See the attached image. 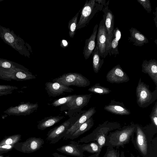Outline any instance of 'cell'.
Segmentation results:
<instances>
[{"label": "cell", "instance_id": "1", "mask_svg": "<svg viewBox=\"0 0 157 157\" xmlns=\"http://www.w3.org/2000/svg\"><path fill=\"white\" fill-rule=\"evenodd\" d=\"M157 133V128L151 123L144 126L135 124L131 140L142 157H157L156 144L153 139Z\"/></svg>", "mask_w": 157, "mask_h": 157}, {"label": "cell", "instance_id": "2", "mask_svg": "<svg viewBox=\"0 0 157 157\" xmlns=\"http://www.w3.org/2000/svg\"><path fill=\"white\" fill-rule=\"evenodd\" d=\"M121 128V125L118 122L106 121L99 124L91 133L81 138L78 142L85 143L96 142L99 146L98 152L88 157H99L102 147L105 146L106 138L109 133Z\"/></svg>", "mask_w": 157, "mask_h": 157}, {"label": "cell", "instance_id": "3", "mask_svg": "<svg viewBox=\"0 0 157 157\" xmlns=\"http://www.w3.org/2000/svg\"><path fill=\"white\" fill-rule=\"evenodd\" d=\"M135 127V124L131 122L129 125L124 126L113 132H109L106 137L105 146L117 149L120 147L124 148L125 145L131 140Z\"/></svg>", "mask_w": 157, "mask_h": 157}, {"label": "cell", "instance_id": "4", "mask_svg": "<svg viewBox=\"0 0 157 157\" xmlns=\"http://www.w3.org/2000/svg\"><path fill=\"white\" fill-rule=\"evenodd\" d=\"M0 37L3 41L18 52L20 54L29 58L31 48L30 45L13 30L0 25Z\"/></svg>", "mask_w": 157, "mask_h": 157}, {"label": "cell", "instance_id": "5", "mask_svg": "<svg viewBox=\"0 0 157 157\" xmlns=\"http://www.w3.org/2000/svg\"><path fill=\"white\" fill-rule=\"evenodd\" d=\"M148 85L141 80L140 78L136 88V102L139 107H147L157 99V87L151 92Z\"/></svg>", "mask_w": 157, "mask_h": 157}, {"label": "cell", "instance_id": "6", "mask_svg": "<svg viewBox=\"0 0 157 157\" xmlns=\"http://www.w3.org/2000/svg\"><path fill=\"white\" fill-rule=\"evenodd\" d=\"M104 7L95 0H87L82 9L76 30L86 26L94 15L99 11L102 10Z\"/></svg>", "mask_w": 157, "mask_h": 157}, {"label": "cell", "instance_id": "7", "mask_svg": "<svg viewBox=\"0 0 157 157\" xmlns=\"http://www.w3.org/2000/svg\"><path fill=\"white\" fill-rule=\"evenodd\" d=\"M53 82H59L66 86H75L86 87L90 84V81L82 74L76 72L66 73L52 80Z\"/></svg>", "mask_w": 157, "mask_h": 157}, {"label": "cell", "instance_id": "8", "mask_svg": "<svg viewBox=\"0 0 157 157\" xmlns=\"http://www.w3.org/2000/svg\"><path fill=\"white\" fill-rule=\"evenodd\" d=\"M109 0L106 2V6H104L102 11L104 13L103 19L106 33V52L108 55L111 56L110 46L114 29V17L112 12L109 9Z\"/></svg>", "mask_w": 157, "mask_h": 157}, {"label": "cell", "instance_id": "9", "mask_svg": "<svg viewBox=\"0 0 157 157\" xmlns=\"http://www.w3.org/2000/svg\"><path fill=\"white\" fill-rule=\"evenodd\" d=\"M36 78L29 71L0 68V79L11 81H22Z\"/></svg>", "mask_w": 157, "mask_h": 157}, {"label": "cell", "instance_id": "10", "mask_svg": "<svg viewBox=\"0 0 157 157\" xmlns=\"http://www.w3.org/2000/svg\"><path fill=\"white\" fill-rule=\"evenodd\" d=\"M74 123V119L71 118L51 129L46 135V140L50 144H55L58 142L64 137L67 130Z\"/></svg>", "mask_w": 157, "mask_h": 157}, {"label": "cell", "instance_id": "11", "mask_svg": "<svg viewBox=\"0 0 157 157\" xmlns=\"http://www.w3.org/2000/svg\"><path fill=\"white\" fill-rule=\"evenodd\" d=\"M44 144V140L41 138L31 137L24 142L16 143L14 147L21 152L30 153L39 150Z\"/></svg>", "mask_w": 157, "mask_h": 157}, {"label": "cell", "instance_id": "12", "mask_svg": "<svg viewBox=\"0 0 157 157\" xmlns=\"http://www.w3.org/2000/svg\"><path fill=\"white\" fill-rule=\"evenodd\" d=\"M38 107L37 103H32L29 102H21L18 105L10 106L3 113L9 116L29 115L36 110Z\"/></svg>", "mask_w": 157, "mask_h": 157}, {"label": "cell", "instance_id": "13", "mask_svg": "<svg viewBox=\"0 0 157 157\" xmlns=\"http://www.w3.org/2000/svg\"><path fill=\"white\" fill-rule=\"evenodd\" d=\"M92 94H90L78 95L70 102L64 105L67 106V109L68 110L67 115H72L74 113L80 112L82 108L88 104Z\"/></svg>", "mask_w": 157, "mask_h": 157}, {"label": "cell", "instance_id": "14", "mask_svg": "<svg viewBox=\"0 0 157 157\" xmlns=\"http://www.w3.org/2000/svg\"><path fill=\"white\" fill-rule=\"evenodd\" d=\"M106 80L112 83H120L128 82L130 79L120 65L112 68L107 73Z\"/></svg>", "mask_w": 157, "mask_h": 157}, {"label": "cell", "instance_id": "15", "mask_svg": "<svg viewBox=\"0 0 157 157\" xmlns=\"http://www.w3.org/2000/svg\"><path fill=\"white\" fill-rule=\"evenodd\" d=\"M97 34V44L99 54L102 58H105L108 55L106 52V33L103 19L101 21Z\"/></svg>", "mask_w": 157, "mask_h": 157}, {"label": "cell", "instance_id": "16", "mask_svg": "<svg viewBox=\"0 0 157 157\" xmlns=\"http://www.w3.org/2000/svg\"><path fill=\"white\" fill-rule=\"evenodd\" d=\"M45 89L48 94L54 97L59 96L65 93H71L74 89L59 82H47L45 84Z\"/></svg>", "mask_w": 157, "mask_h": 157}, {"label": "cell", "instance_id": "17", "mask_svg": "<svg viewBox=\"0 0 157 157\" xmlns=\"http://www.w3.org/2000/svg\"><path fill=\"white\" fill-rule=\"evenodd\" d=\"M96 112L94 107H92L87 110L85 111L79 118L67 130L63 138V140H67L69 137L72 135L79 127L89 119Z\"/></svg>", "mask_w": 157, "mask_h": 157}, {"label": "cell", "instance_id": "18", "mask_svg": "<svg viewBox=\"0 0 157 157\" xmlns=\"http://www.w3.org/2000/svg\"><path fill=\"white\" fill-rule=\"evenodd\" d=\"M56 150L62 153L77 157H83L84 151L81 144L75 141H71L69 143L63 145L56 149Z\"/></svg>", "mask_w": 157, "mask_h": 157}, {"label": "cell", "instance_id": "19", "mask_svg": "<svg viewBox=\"0 0 157 157\" xmlns=\"http://www.w3.org/2000/svg\"><path fill=\"white\" fill-rule=\"evenodd\" d=\"M141 66L142 72L148 75L157 87V61L155 59L144 60Z\"/></svg>", "mask_w": 157, "mask_h": 157}, {"label": "cell", "instance_id": "20", "mask_svg": "<svg viewBox=\"0 0 157 157\" xmlns=\"http://www.w3.org/2000/svg\"><path fill=\"white\" fill-rule=\"evenodd\" d=\"M104 110L112 114L119 115H128L131 113L130 111L124 105L123 102L112 100L104 108Z\"/></svg>", "mask_w": 157, "mask_h": 157}, {"label": "cell", "instance_id": "21", "mask_svg": "<svg viewBox=\"0 0 157 157\" xmlns=\"http://www.w3.org/2000/svg\"><path fill=\"white\" fill-rule=\"evenodd\" d=\"M98 27V25H96L94 27L92 34L88 39L85 40L83 54L86 59L89 58L95 48V39Z\"/></svg>", "mask_w": 157, "mask_h": 157}, {"label": "cell", "instance_id": "22", "mask_svg": "<svg viewBox=\"0 0 157 157\" xmlns=\"http://www.w3.org/2000/svg\"><path fill=\"white\" fill-rule=\"evenodd\" d=\"M129 31L130 36L128 40L133 45L141 47L148 43V40L145 36L135 28L132 27Z\"/></svg>", "mask_w": 157, "mask_h": 157}, {"label": "cell", "instance_id": "23", "mask_svg": "<svg viewBox=\"0 0 157 157\" xmlns=\"http://www.w3.org/2000/svg\"><path fill=\"white\" fill-rule=\"evenodd\" d=\"M64 118V116H59L45 117L38 122L37 128L41 130H44L59 122Z\"/></svg>", "mask_w": 157, "mask_h": 157}, {"label": "cell", "instance_id": "24", "mask_svg": "<svg viewBox=\"0 0 157 157\" xmlns=\"http://www.w3.org/2000/svg\"><path fill=\"white\" fill-rule=\"evenodd\" d=\"M94 121L91 117L82 124L72 135L68 138L73 140L78 138L79 136L90 130L94 125Z\"/></svg>", "mask_w": 157, "mask_h": 157}, {"label": "cell", "instance_id": "25", "mask_svg": "<svg viewBox=\"0 0 157 157\" xmlns=\"http://www.w3.org/2000/svg\"><path fill=\"white\" fill-rule=\"evenodd\" d=\"M97 44L92 53L93 67L94 71L96 73H98L100 70L104 63V59L102 58L100 55Z\"/></svg>", "mask_w": 157, "mask_h": 157}, {"label": "cell", "instance_id": "26", "mask_svg": "<svg viewBox=\"0 0 157 157\" xmlns=\"http://www.w3.org/2000/svg\"><path fill=\"white\" fill-rule=\"evenodd\" d=\"M121 37V31L118 27L114 29L111 44L110 52L111 55H114L116 56L119 54L118 45Z\"/></svg>", "mask_w": 157, "mask_h": 157}, {"label": "cell", "instance_id": "27", "mask_svg": "<svg viewBox=\"0 0 157 157\" xmlns=\"http://www.w3.org/2000/svg\"><path fill=\"white\" fill-rule=\"evenodd\" d=\"M0 68L29 71V69L21 64L2 58H0Z\"/></svg>", "mask_w": 157, "mask_h": 157}, {"label": "cell", "instance_id": "28", "mask_svg": "<svg viewBox=\"0 0 157 157\" xmlns=\"http://www.w3.org/2000/svg\"><path fill=\"white\" fill-rule=\"evenodd\" d=\"M89 91L100 95L109 94L112 91L109 88L102 86L99 83H96L89 88Z\"/></svg>", "mask_w": 157, "mask_h": 157}, {"label": "cell", "instance_id": "29", "mask_svg": "<svg viewBox=\"0 0 157 157\" xmlns=\"http://www.w3.org/2000/svg\"><path fill=\"white\" fill-rule=\"evenodd\" d=\"M80 11V10L68 22V28L70 37H74L75 34L77 25V19Z\"/></svg>", "mask_w": 157, "mask_h": 157}, {"label": "cell", "instance_id": "30", "mask_svg": "<svg viewBox=\"0 0 157 157\" xmlns=\"http://www.w3.org/2000/svg\"><path fill=\"white\" fill-rule=\"evenodd\" d=\"M21 135L15 134L5 137L0 142V145H13L21 140Z\"/></svg>", "mask_w": 157, "mask_h": 157}, {"label": "cell", "instance_id": "31", "mask_svg": "<svg viewBox=\"0 0 157 157\" xmlns=\"http://www.w3.org/2000/svg\"><path fill=\"white\" fill-rule=\"evenodd\" d=\"M82 150L85 151L93 154L97 153L98 151L99 146L95 142H91L87 144H81Z\"/></svg>", "mask_w": 157, "mask_h": 157}, {"label": "cell", "instance_id": "32", "mask_svg": "<svg viewBox=\"0 0 157 157\" xmlns=\"http://www.w3.org/2000/svg\"><path fill=\"white\" fill-rule=\"evenodd\" d=\"M78 95L74 94L69 95L54 101L51 104L53 106L56 107L64 105L75 98Z\"/></svg>", "mask_w": 157, "mask_h": 157}, {"label": "cell", "instance_id": "33", "mask_svg": "<svg viewBox=\"0 0 157 157\" xmlns=\"http://www.w3.org/2000/svg\"><path fill=\"white\" fill-rule=\"evenodd\" d=\"M18 88L16 86L8 85H0V96L11 94Z\"/></svg>", "mask_w": 157, "mask_h": 157}, {"label": "cell", "instance_id": "34", "mask_svg": "<svg viewBox=\"0 0 157 157\" xmlns=\"http://www.w3.org/2000/svg\"><path fill=\"white\" fill-rule=\"evenodd\" d=\"M120 155L118 149H115L111 147H107L106 153L103 157H120Z\"/></svg>", "mask_w": 157, "mask_h": 157}, {"label": "cell", "instance_id": "35", "mask_svg": "<svg viewBox=\"0 0 157 157\" xmlns=\"http://www.w3.org/2000/svg\"><path fill=\"white\" fill-rule=\"evenodd\" d=\"M152 109L149 116L150 118L151 123L157 128V101H156Z\"/></svg>", "mask_w": 157, "mask_h": 157}, {"label": "cell", "instance_id": "36", "mask_svg": "<svg viewBox=\"0 0 157 157\" xmlns=\"http://www.w3.org/2000/svg\"><path fill=\"white\" fill-rule=\"evenodd\" d=\"M137 1L142 5L144 9L148 13H150L151 11V2L149 0H137Z\"/></svg>", "mask_w": 157, "mask_h": 157}, {"label": "cell", "instance_id": "37", "mask_svg": "<svg viewBox=\"0 0 157 157\" xmlns=\"http://www.w3.org/2000/svg\"><path fill=\"white\" fill-rule=\"evenodd\" d=\"M14 145H0V155L2 154L7 153L11 151L14 147Z\"/></svg>", "mask_w": 157, "mask_h": 157}, {"label": "cell", "instance_id": "38", "mask_svg": "<svg viewBox=\"0 0 157 157\" xmlns=\"http://www.w3.org/2000/svg\"><path fill=\"white\" fill-rule=\"evenodd\" d=\"M68 45V42L66 40L63 39L60 41V46L62 48H65L67 47Z\"/></svg>", "mask_w": 157, "mask_h": 157}, {"label": "cell", "instance_id": "39", "mask_svg": "<svg viewBox=\"0 0 157 157\" xmlns=\"http://www.w3.org/2000/svg\"><path fill=\"white\" fill-rule=\"evenodd\" d=\"M95 2L98 4L102 5L104 6H106V2L105 0H95Z\"/></svg>", "mask_w": 157, "mask_h": 157}, {"label": "cell", "instance_id": "40", "mask_svg": "<svg viewBox=\"0 0 157 157\" xmlns=\"http://www.w3.org/2000/svg\"><path fill=\"white\" fill-rule=\"evenodd\" d=\"M155 12H154V14L155 16L154 20L156 27L157 28V7L155 8Z\"/></svg>", "mask_w": 157, "mask_h": 157}, {"label": "cell", "instance_id": "41", "mask_svg": "<svg viewBox=\"0 0 157 157\" xmlns=\"http://www.w3.org/2000/svg\"><path fill=\"white\" fill-rule=\"evenodd\" d=\"M54 157H67L62 155L60 154L57 152H54L52 154Z\"/></svg>", "mask_w": 157, "mask_h": 157}, {"label": "cell", "instance_id": "42", "mask_svg": "<svg viewBox=\"0 0 157 157\" xmlns=\"http://www.w3.org/2000/svg\"><path fill=\"white\" fill-rule=\"evenodd\" d=\"M120 157H125L124 155V153L123 151H122L120 155ZM130 157H135L134 155L132 154L131 153Z\"/></svg>", "mask_w": 157, "mask_h": 157}, {"label": "cell", "instance_id": "43", "mask_svg": "<svg viewBox=\"0 0 157 157\" xmlns=\"http://www.w3.org/2000/svg\"><path fill=\"white\" fill-rule=\"evenodd\" d=\"M157 40H155V43L156 44H157Z\"/></svg>", "mask_w": 157, "mask_h": 157}, {"label": "cell", "instance_id": "44", "mask_svg": "<svg viewBox=\"0 0 157 157\" xmlns=\"http://www.w3.org/2000/svg\"><path fill=\"white\" fill-rule=\"evenodd\" d=\"M0 157H4L3 155H0Z\"/></svg>", "mask_w": 157, "mask_h": 157}, {"label": "cell", "instance_id": "45", "mask_svg": "<svg viewBox=\"0 0 157 157\" xmlns=\"http://www.w3.org/2000/svg\"><path fill=\"white\" fill-rule=\"evenodd\" d=\"M136 157H141L139 155H138L137 156H136Z\"/></svg>", "mask_w": 157, "mask_h": 157}, {"label": "cell", "instance_id": "46", "mask_svg": "<svg viewBox=\"0 0 157 157\" xmlns=\"http://www.w3.org/2000/svg\"><path fill=\"white\" fill-rule=\"evenodd\" d=\"M3 0H0V2H2V1H3Z\"/></svg>", "mask_w": 157, "mask_h": 157}, {"label": "cell", "instance_id": "47", "mask_svg": "<svg viewBox=\"0 0 157 157\" xmlns=\"http://www.w3.org/2000/svg\"><path fill=\"white\" fill-rule=\"evenodd\" d=\"M6 157H10V156H6Z\"/></svg>", "mask_w": 157, "mask_h": 157}, {"label": "cell", "instance_id": "48", "mask_svg": "<svg viewBox=\"0 0 157 157\" xmlns=\"http://www.w3.org/2000/svg\"></svg>", "mask_w": 157, "mask_h": 157}]
</instances>
